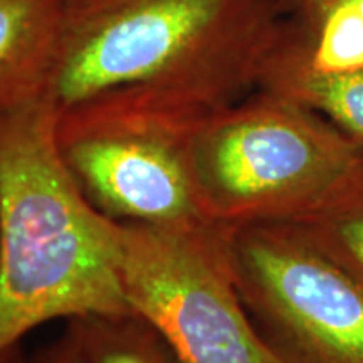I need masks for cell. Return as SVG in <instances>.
Masks as SVG:
<instances>
[{"label":"cell","instance_id":"1","mask_svg":"<svg viewBox=\"0 0 363 363\" xmlns=\"http://www.w3.org/2000/svg\"><path fill=\"white\" fill-rule=\"evenodd\" d=\"M281 0H67L56 111L135 91L211 115L259 89Z\"/></svg>","mask_w":363,"mask_h":363},{"label":"cell","instance_id":"2","mask_svg":"<svg viewBox=\"0 0 363 363\" xmlns=\"http://www.w3.org/2000/svg\"><path fill=\"white\" fill-rule=\"evenodd\" d=\"M48 98L0 111V353L54 320L128 315L118 222L59 155Z\"/></svg>","mask_w":363,"mask_h":363},{"label":"cell","instance_id":"3","mask_svg":"<svg viewBox=\"0 0 363 363\" xmlns=\"http://www.w3.org/2000/svg\"><path fill=\"white\" fill-rule=\"evenodd\" d=\"M190 175L208 224L305 222L363 180V150L291 99L256 89L207 115Z\"/></svg>","mask_w":363,"mask_h":363},{"label":"cell","instance_id":"4","mask_svg":"<svg viewBox=\"0 0 363 363\" xmlns=\"http://www.w3.org/2000/svg\"><path fill=\"white\" fill-rule=\"evenodd\" d=\"M118 91L57 111L59 155L86 201L118 224L207 222L190 175V138L206 118Z\"/></svg>","mask_w":363,"mask_h":363},{"label":"cell","instance_id":"5","mask_svg":"<svg viewBox=\"0 0 363 363\" xmlns=\"http://www.w3.org/2000/svg\"><path fill=\"white\" fill-rule=\"evenodd\" d=\"M219 229L244 306L279 363H363V279L305 224Z\"/></svg>","mask_w":363,"mask_h":363},{"label":"cell","instance_id":"6","mask_svg":"<svg viewBox=\"0 0 363 363\" xmlns=\"http://www.w3.org/2000/svg\"><path fill=\"white\" fill-rule=\"evenodd\" d=\"M130 311L180 363H279L244 306L219 227L118 224Z\"/></svg>","mask_w":363,"mask_h":363},{"label":"cell","instance_id":"7","mask_svg":"<svg viewBox=\"0 0 363 363\" xmlns=\"http://www.w3.org/2000/svg\"><path fill=\"white\" fill-rule=\"evenodd\" d=\"M67 0H0V111L48 98Z\"/></svg>","mask_w":363,"mask_h":363},{"label":"cell","instance_id":"8","mask_svg":"<svg viewBox=\"0 0 363 363\" xmlns=\"http://www.w3.org/2000/svg\"><path fill=\"white\" fill-rule=\"evenodd\" d=\"M281 34L266 61L259 89L315 111L363 150V67L315 69L284 43Z\"/></svg>","mask_w":363,"mask_h":363},{"label":"cell","instance_id":"9","mask_svg":"<svg viewBox=\"0 0 363 363\" xmlns=\"http://www.w3.org/2000/svg\"><path fill=\"white\" fill-rule=\"evenodd\" d=\"M283 24V40L321 71L363 67V0H306Z\"/></svg>","mask_w":363,"mask_h":363},{"label":"cell","instance_id":"10","mask_svg":"<svg viewBox=\"0 0 363 363\" xmlns=\"http://www.w3.org/2000/svg\"><path fill=\"white\" fill-rule=\"evenodd\" d=\"M88 363H180L160 335L133 313L69 321Z\"/></svg>","mask_w":363,"mask_h":363},{"label":"cell","instance_id":"11","mask_svg":"<svg viewBox=\"0 0 363 363\" xmlns=\"http://www.w3.org/2000/svg\"><path fill=\"white\" fill-rule=\"evenodd\" d=\"M301 224L363 279V180Z\"/></svg>","mask_w":363,"mask_h":363},{"label":"cell","instance_id":"12","mask_svg":"<svg viewBox=\"0 0 363 363\" xmlns=\"http://www.w3.org/2000/svg\"><path fill=\"white\" fill-rule=\"evenodd\" d=\"M33 363H88V360L76 335L67 326L66 333L57 342L49 345Z\"/></svg>","mask_w":363,"mask_h":363},{"label":"cell","instance_id":"13","mask_svg":"<svg viewBox=\"0 0 363 363\" xmlns=\"http://www.w3.org/2000/svg\"><path fill=\"white\" fill-rule=\"evenodd\" d=\"M0 363H27V362L24 355H22L21 347L17 345V347H12L9 348L7 352L0 353Z\"/></svg>","mask_w":363,"mask_h":363},{"label":"cell","instance_id":"14","mask_svg":"<svg viewBox=\"0 0 363 363\" xmlns=\"http://www.w3.org/2000/svg\"><path fill=\"white\" fill-rule=\"evenodd\" d=\"M306 0H281V6H283L284 12H294L298 7H301Z\"/></svg>","mask_w":363,"mask_h":363}]
</instances>
